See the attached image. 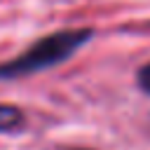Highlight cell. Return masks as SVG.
<instances>
[{
    "mask_svg": "<svg viewBox=\"0 0 150 150\" xmlns=\"http://www.w3.org/2000/svg\"><path fill=\"white\" fill-rule=\"evenodd\" d=\"M89 35H91L89 30H61V33L47 35L38 40L30 49H26L21 56H16L12 63L0 66V77H19V75L35 73L54 63H61L75 49H80L89 40Z\"/></svg>",
    "mask_w": 150,
    "mask_h": 150,
    "instance_id": "cell-1",
    "label": "cell"
},
{
    "mask_svg": "<svg viewBox=\"0 0 150 150\" xmlns=\"http://www.w3.org/2000/svg\"><path fill=\"white\" fill-rule=\"evenodd\" d=\"M138 84L143 87V91H145V94H150V63H148V66H143V68L138 70Z\"/></svg>",
    "mask_w": 150,
    "mask_h": 150,
    "instance_id": "cell-3",
    "label": "cell"
},
{
    "mask_svg": "<svg viewBox=\"0 0 150 150\" xmlns=\"http://www.w3.org/2000/svg\"><path fill=\"white\" fill-rule=\"evenodd\" d=\"M23 117L16 108L12 105H0V131H12L16 127H21Z\"/></svg>",
    "mask_w": 150,
    "mask_h": 150,
    "instance_id": "cell-2",
    "label": "cell"
}]
</instances>
